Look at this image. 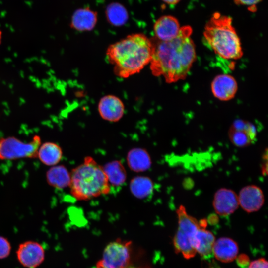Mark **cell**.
Instances as JSON below:
<instances>
[{
	"label": "cell",
	"instance_id": "1",
	"mask_svg": "<svg viewBox=\"0 0 268 268\" xmlns=\"http://www.w3.org/2000/svg\"><path fill=\"white\" fill-rule=\"evenodd\" d=\"M192 33L191 27L185 26L172 40L153 39L154 47L149 65L153 75L163 77L168 83L185 78L196 59Z\"/></svg>",
	"mask_w": 268,
	"mask_h": 268
},
{
	"label": "cell",
	"instance_id": "2",
	"mask_svg": "<svg viewBox=\"0 0 268 268\" xmlns=\"http://www.w3.org/2000/svg\"><path fill=\"white\" fill-rule=\"evenodd\" d=\"M154 47L153 39L142 33L132 34L109 45L106 54L114 74L126 78L149 64Z\"/></svg>",
	"mask_w": 268,
	"mask_h": 268
},
{
	"label": "cell",
	"instance_id": "3",
	"mask_svg": "<svg viewBox=\"0 0 268 268\" xmlns=\"http://www.w3.org/2000/svg\"><path fill=\"white\" fill-rule=\"evenodd\" d=\"M70 193L77 200L85 201L108 194L111 189L108 178L100 166L91 156L70 172Z\"/></svg>",
	"mask_w": 268,
	"mask_h": 268
},
{
	"label": "cell",
	"instance_id": "4",
	"mask_svg": "<svg viewBox=\"0 0 268 268\" xmlns=\"http://www.w3.org/2000/svg\"><path fill=\"white\" fill-rule=\"evenodd\" d=\"M203 35L209 46L220 57L238 60L243 56L241 41L231 18L214 14L206 24Z\"/></svg>",
	"mask_w": 268,
	"mask_h": 268
},
{
	"label": "cell",
	"instance_id": "5",
	"mask_svg": "<svg viewBox=\"0 0 268 268\" xmlns=\"http://www.w3.org/2000/svg\"><path fill=\"white\" fill-rule=\"evenodd\" d=\"M178 227L173 238L176 253H181L186 259L194 257L196 252L194 247L196 233L201 227L200 221L188 214L185 207L180 205L176 211Z\"/></svg>",
	"mask_w": 268,
	"mask_h": 268
},
{
	"label": "cell",
	"instance_id": "6",
	"mask_svg": "<svg viewBox=\"0 0 268 268\" xmlns=\"http://www.w3.org/2000/svg\"><path fill=\"white\" fill-rule=\"evenodd\" d=\"M134 255L131 241L117 239L106 246L96 268H128L134 263Z\"/></svg>",
	"mask_w": 268,
	"mask_h": 268
},
{
	"label": "cell",
	"instance_id": "7",
	"mask_svg": "<svg viewBox=\"0 0 268 268\" xmlns=\"http://www.w3.org/2000/svg\"><path fill=\"white\" fill-rule=\"evenodd\" d=\"M41 144V138L35 135L28 142L13 136L0 139V160H15L19 158H35L37 157Z\"/></svg>",
	"mask_w": 268,
	"mask_h": 268
},
{
	"label": "cell",
	"instance_id": "8",
	"mask_svg": "<svg viewBox=\"0 0 268 268\" xmlns=\"http://www.w3.org/2000/svg\"><path fill=\"white\" fill-rule=\"evenodd\" d=\"M228 136L232 143L239 147L248 146L256 140L257 131L251 123L237 119L234 121L228 131Z\"/></svg>",
	"mask_w": 268,
	"mask_h": 268
},
{
	"label": "cell",
	"instance_id": "9",
	"mask_svg": "<svg viewBox=\"0 0 268 268\" xmlns=\"http://www.w3.org/2000/svg\"><path fill=\"white\" fill-rule=\"evenodd\" d=\"M19 262L26 268H36L44 261L45 250L38 242L27 241L21 243L16 251Z\"/></svg>",
	"mask_w": 268,
	"mask_h": 268
},
{
	"label": "cell",
	"instance_id": "10",
	"mask_svg": "<svg viewBox=\"0 0 268 268\" xmlns=\"http://www.w3.org/2000/svg\"><path fill=\"white\" fill-rule=\"evenodd\" d=\"M98 111L103 119L116 122L123 117L125 113V105L118 97L114 95H106L99 101Z\"/></svg>",
	"mask_w": 268,
	"mask_h": 268
},
{
	"label": "cell",
	"instance_id": "11",
	"mask_svg": "<svg viewBox=\"0 0 268 268\" xmlns=\"http://www.w3.org/2000/svg\"><path fill=\"white\" fill-rule=\"evenodd\" d=\"M239 205L238 195L231 189H219L214 195L213 206L219 215H230L238 208Z\"/></svg>",
	"mask_w": 268,
	"mask_h": 268
},
{
	"label": "cell",
	"instance_id": "12",
	"mask_svg": "<svg viewBox=\"0 0 268 268\" xmlns=\"http://www.w3.org/2000/svg\"><path fill=\"white\" fill-rule=\"evenodd\" d=\"M239 204L248 213L259 210L264 204V196L262 190L256 185L243 187L238 195Z\"/></svg>",
	"mask_w": 268,
	"mask_h": 268
},
{
	"label": "cell",
	"instance_id": "13",
	"mask_svg": "<svg viewBox=\"0 0 268 268\" xmlns=\"http://www.w3.org/2000/svg\"><path fill=\"white\" fill-rule=\"evenodd\" d=\"M211 89L215 98L221 101H228L234 97L238 89V84L232 76L221 74L213 79Z\"/></svg>",
	"mask_w": 268,
	"mask_h": 268
},
{
	"label": "cell",
	"instance_id": "14",
	"mask_svg": "<svg viewBox=\"0 0 268 268\" xmlns=\"http://www.w3.org/2000/svg\"><path fill=\"white\" fill-rule=\"evenodd\" d=\"M180 28L175 17L170 15L162 16L154 24L155 39L160 41L172 40L177 36Z\"/></svg>",
	"mask_w": 268,
	"mask_h": 268
},
{
	"label": "cell",
	"instance_id": "15",
	"mask_svg": "<svg viewBox=\"0 0 268 268\" xmlns=\"http://www.w3.org/2000/svg\"><path fill=\"white\" fill-rule=\"evenodd\" d=\"M239 248L237 243L231 238L221 237L215 241L213 255L223 263H229L236 259Z\"/></svg>",
	"mask_w": 268,
	"mask_h": 268
},
{
	"label": "cell",
	"instance_id": "16",
	"mask_svg": "<svg viewBox=\"0 0 268 268\" xmlns=\"http://www.w3.org/2000/svg\"><path fill=\"white\" fill-rule=\"evenodd\" d=\"M97 22V12L89 8L76 10L71 19L70 26L78 31H89L94 29Z\"/></svg>",
	"mask_w": 268,
	"mask_h": 268
},
{
	"label": "cell",
	"instance_id": "17",
	"mask_svg": "<svg viewBox=\"0 0 268 268\" xmlns=\"http://www.w3.org/2000/svg\"><path fill=\"white\" fill-rule=\"evenodd\" d=\"M201 225V224H200ZM215 239L213 233L201 225L194 237V247L196 253L205 259L213 255L212 249Z\"/></svg>",
	"mask_w": 268,
	"mask_h": 268
},
{
	"label": "cell",
	"instance_id": "18",
	"mask_svg": "<svg viewBox=\"0 0 268 268\" xmlns=\"http://www.w3.org/2000/svg\"><path fill=\"white\" fill-rule=\"evenodd\" d=\"M127 162L130 169L135 172H144L148 170L151 165L150 156L145 149H131L127 155Z\"/></svg>",
	"mask_w": 268,
	"mask_h": 268
},
{
	"label": "cell",
	"instance_id": "19",
	"mask_svg": "<svg viewBox=\"0 0 268 268\" xmlns=\"http://www.w3.org/2000/svg\"><path fill=\"white\" fill-rule=\"evenodd\" d=\"M37 157L44 164L53 166L58 164L61 160L63 157V151L61 147L57 143L46 142L40 145Z\"/></svg>",
	"mask_w": 268,
	"mask_h": 268
},
{
	"label": "cell",
	"instance_id": "20",
	"mask_svg": "<svg viewBox=\"0 0 268 268\" xmlns=\"http://www.w3.org/2000/svg\"><path fill=\"white\" fill-rule=\"evenodd\" d=\"M46 180L48 184L57 189L69 187L70 182V173L63 165H55L46 173Z\"/></svg>",
	"mask_w": 268,
	"mask_h": 268
},
{
	"label": "cell",
	"instance_id": "21",
	"mask_svg": "<svg viewBox=\"0 0 268 268\" xmlns=\"http://www.w3.org/2000/svg\"><path fill=\"white\" fill-rule=\"evenodd\" d=\"M103 168L110 186L119 187L126 182V171L120 161L114 160L108 162Z\"/></svg>",
	"mask_w": 268,
	"mask_h": 268
},
{
	"label": "cell",
	"instance_id": "22",
	"mask_svg": "<svg viewBox=\"0 0 268 268\" xmlns=\"http://www.w3.org/2000/svg\"><path fill=\"white\" fill-rule=\"evenodd\" d=\"M129 187L131 192L134 197L142 199L153 192V183L148 177L138 176L132 179Z\"/></svg>",
	"mask_w": 268,
	"mask_h": 268
},
{
	"label": "cell",
	"instance_id": "23",
	"mask_svg": "<svg viewBox=\"0 0 268 268\" xmlns=\"http://www.w3.org/2000/svg\"><path fill=\"white\" fill-rule=\"evenodd\" d=\"M106 19L109 23L114 26H121L128 20L129 15L126 8L118 2L109 4L105 11Z\"/></svg>",
	"mask_w": 268,
	"mask_h": 268
},
{
	"label": "cell",
	"instance_id": "24",
	"mask_svg": "<svg viewBox=\"0 0 268 268\" xmlns=\"http://www.w3.org/2000/svg\"><path fill=\"white\" fill-rule=\"evenodd\" d=\"M11 246L8 240L0 236V259L7 257L11 252Z\"/></svg>",
	"mask_w": 268,
	"mask_h": 268
},
{
	"label": "cell",
	"instance_id": "25",
	"mask_svg": "<svg viewBox=\"0 0 268 268\" xmlns=\"http://www.w3.org/2000/svg\"><path fill=\"white\" fill-rule=\"evenodd\" d=\"M248 268H268V263L265 258H259L250 262Z\"/></svg>",
	"mask_w": 268,
	"mask_h": 268
},
{
	"label": "cell",
	"instance_id": "26",
	"mask_svg": "<svg viewBox=\"0 0 268 268\" xmlns=\"http://www.w3.org/2000/svg\"><path fill=\"white\" fill-rule=\"evenodd\" d=\"M236 258L237 263L241 268H246L247 266H248L250 263V260L247 255L244 254H242Z\"/></svg>",
	"mask_w": 268,
	"mask_h": 268
},
{
	"label": "cell",
	"instance_id": "27",
	"mask_svg": "<svg viewBox=\"0 0 268 268\" xmlns=\"http://www.w3.org/2000/svg\"><path fill=\"white\" fill-rule=\"evenodd\" d=\"M261 0H235L236 3L245 5H253Z\"/></svg>",
	"mask_w": 268,
	"mask_h": 268
},
{
	"label": "cell",
	"instance_id": "28",
	"mask_svg": "<svg viewBox=\"0 0 268 268\" xmlns=\"http://www.w3.org/2000/svg\"><path fill=\"white\" fill-rule=\"evenodd\" d=\"M166 3L170 4H175L178 3L180 0H162Z\"/></svg>",
	"mask_w": 268,
	"mask_h": 268
},
{
	"label": "cell",
	"instance_id": "29",
	"mask_svg": "<svg viewBox=\"0 0 268 268\" xmlns=\"http://www.w3.org/2000/svg\"><path fill=\"white\" fill-rule=\"evenodd\" d=\"M1 38H2V32H1V30L0 29V44L1 41Z\"/></svg>",
	"mask_w": 268,
	"mask_h": 268
}]
</instances>
